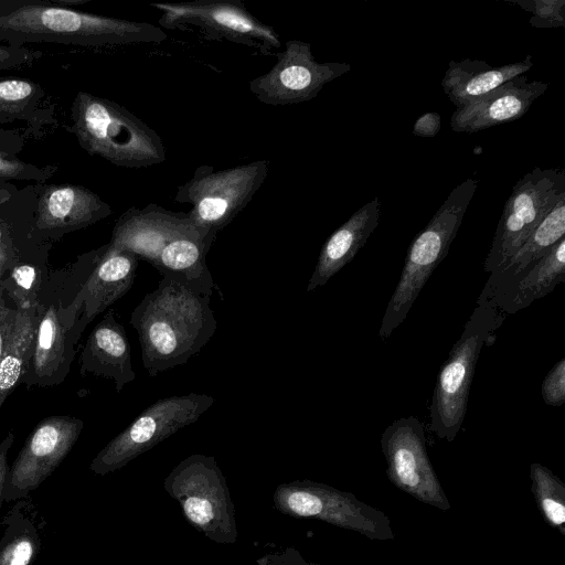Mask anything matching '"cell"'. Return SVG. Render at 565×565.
Listing matches in <instances>:
<instances>
[{
	"instance_id": "obj_1",
	"label": "cell",
	"mask_w": 565,
	"mask_h": 565,
	"mask_svg": "<svg viewBox=\"0 0 565 565\" xmlns=\"http://www.w3.org/2000/svg\"><path fill=\"white\" fill-rule=\"evenodd\" d=\"M209 296H199L161 277L130 316L149 376L185 364L201 351L217 328Z\"/></svg>"
},
{
	"instance_id": "obj_2",
	"label": "cell",
	"mask_w": 565,
	"mask_h": 565,
	"mask_svg": "<svg viewBox=\"0 0 565 565\" xmlns=\"http://www.w3.org/2000/svg\"><path fill=\"white\" fill-rule=\"evenodd\" d=\"M164 31L148 22L87 13L49 1L23 0L0 14V41L17 46L26 43H60L87 47L160 43Z\"/></svg>"
},
{
	"instance_id": "obj_3",
	"label": "cell",
	"mask_w": 565,
	"mask_h": 565,
	"mask_svg": "<svg viewBox=\"0 0 565 565\" xmlns=\"http://www.w3.org/2000/svg\"><path fill=\"white\" fill-rule=\"evenodd\" d=\"M71 118L81 147L117 167L141 169L166 160L157 131L114 100L81 90Z\"/></svg>"
},
{
	"instance_id": "obj_4",
	"label": "cell",
	"mask_w": 565,
	"mask_h": 565,
	"mask_svg": "<svg viewBox=\"0 0 565 565\" xmlns=\"http://www.w3.org/2000/svg\"><path fill=\"white\" fill-rule=\"evenodd\" d=\"M97 264L94 252L77 258L70 268L50 273L38 302V324L32 354L21 384L50 387L64 382L75 358V343L65 323L67 307Z\"/></svg>"
},
{
	"instance_id": "obj_5",
	"label": "cell",
	"mask_w": 565,
	"mask_h": 565,
	"mask_svg": "<svg viewBox=\"0 0 565 565\" xmlns=\"http://www.w3.org/2000/svg\"><path fill=\"white\" fill-rule=\"evenodd\" d=\"M478 184V180L469 178L457 185L413 239L380 326L379 335L383 341L405 320L426 281L447 256Z\"/></svg>"
},
{
	"instance_id": "obj_6",
	"label": "cell",
	"mask_w": 565,
	"mask_h": 565,
	"mask_svg": "<svg viewBox=\"0 0 565 565\" xmlns=\"http://www.w3.org/2000/svg\"><path fill=\"white\" fill-rule=\"evenodd\" d=\"M477 305L441 365L433 392L429 428L439 439L447 441L456 438L465 420L482 345L505 318L491 299L479 297Z\"/></svg>"
},
{
	"instance_id": "obj_7",
	"label": "cell",
	"mask_w": 565,
	"mask_h": 565,
	"mask_svg": "<svg viewBox=\"0 0 565 565\" xmlns=\"http://www.w3.org/2000/svg\"><path fill=\"white\" fill-rule=\"evenodd\" d=\"M163 488L198 532L218 544L236 543L235 507L226 479L213 456L193 454L186 457L169 472Z\"/></svg>"
},
{
	"instance_id": "obj_8",
	"label": "cell",
	"mask_w": 565,
	"mask_h": 565,
	"mask_svg": "<svg viewBox=\"0 0 565 565\" xmlns=\"http://www.w3.org/2000/svg\"><path fill=\"white\" fill-rule=\"evenodd\" d=\"M268 170V160H255L224 170L200 166L189 181L178 186L174 201L191 204L188 214L193 222L216 235L250 202Z\"/></svg>"
},
{
	"instance_id": "obj_9",
	"label": "cell",
	"mask_w": 565,
	"mask_h": 565,
	"mask_svg": "<svg viewBox=\"0 0 565 565\" xmlns=\"http://www.w3.org/2000/svg\"><path fill=\"white\" fill-rule=\"evenodd\" d=\"M213 403L214 398L204 393L156 401L95 456L89 465L90 471L105 476L121 469L175 431L199 420Z\"/></svg>"
},
{
	"instance_id": "obj_10",
	"label": "cell",
	"mask_w": 565,
	"mask_h": 565,
	"mask_svg": "<svg viewBox=\"0 0 565 565\" xmlns=\"http://www.w3.org/2000/svg\"><path fill=\"white\" fill-rule=\"evenodd\" d=\"M565 199V170L535 167L513 186L505 202L484 271L493 273L522 246L548 212Z\"/></svg>"
},
{
	"instance_id": "obj_11",
	"label": "cell",
	"mask_w": 565,
	"mask_h": 565,
	"mask_svg": "<svg viewBox=\"0 0 565 565\" xmlns=\"http://www.w3.org/2000/svg\"><path fill=\"white\" fill-rule=\"evenodd\" d=\"M275 508L292 518H312L355 531L372 540H392L390 519L350 492L305 480L279 484L273 495Z\"/></svg>"
},
{
	"instance_id": "obj_12",
	"label": "cell",
	"mask_w": 565,
	"mask_h": 565,
	"mask_svg": "<svg viewBox=\"0 0 565 565\" xmlns=\"http://www.w3.org/2000/svg\"><path fill=\"white\" fill-rule=\"evenodd\" d=\"M166 29L195 26L209 39H221L269 54L281 46L278 33L253 15L242 0L152 2Z\"/></svg>"
},
{
	"instance_id": "obj_13",
	"label": "cell",
	"mask_w": 565,
	"mask_h": 565,
	"mask_svg": "<svg viewBox=\"0 0 565 565\" xmlns=\"http://www.w3.org/2000/svg\"><path fill=\"white\" fill-rule=\"evenodd\" d=\"M350 70L345 62H318L310 43L289 40L273 67L248 85L260 103L287 106L313 99L326 84Z\"/></svg>"
},
{
	"instance_id": "obj_14",
	"label": "cell",
	"mask_w": 565,
	"mask_h": 565,
	"mask_svg": "<svg viewBox=\"0 0 565 565\" xmlns=\"http://www.w3.org/2000/svg\"><path fill=\"white\" fill-rule=\"evenodd\" d=\"M381 447L387 462V476L401 490L437 509L450 503L429 461L425 431L414 416L399 418L382 434Z\"/></svg>"
},
{
	"instance_id": "obj_15",
	"label": "cell",
	"mask_w": 565,
	"mask_h": 565,
	"mask_svg": "<svg viewBox=\"0 0 565 565\" xmlns=\"http://www.w3.org/2000/svg\"><path fill=\"white\" fill-rule=\"evenodd\" d=\"M83 426L82 419L67 415L42 419L9 468L2 500H19L38 489L68 455Z\"/></svg>"
},
{
	"instance_id": "obj_16",
	"label": "cell",
	"mask_w": 565,
	"mask_h": 565,
	"mask_svg": "<svg viewBox=\"0 0 565 565\" xmlns=\"http://www.w3.org/2000/svg\"><path fill=\"white\" fill-rule=\"evenodd\" d=\"M139 258L130 250L105 245L98 263L72 302L64 319L76 344L85 328L127 294L135 280Z\"/></svg>"
},
{
	"instance_id": "obj_17",
	"label": "cell",
	"mask_w": 565,
	"mask_h": 565,
	"mask_svg": "<svg viewBox=\"0 0 565 565\" xmlns=\"http://www.w3.org/2000/svg\"><path fill=\"white\" fill-rule=\"evenodd\" d=\"M113 213L110 205L92 190L77 184H40L32 237L39 245L93 225Z\"/></svg>"
},
{
	"instance_id": "obj_18",
	"label": "cell",
	"mask_w": 565,
	"mask_h": 565,
	"mask_svg": "<svg viewBox=\"0 0 565 565\" xmlns=\"http://www.w3.org/2000/svg\"><path fill=\"white\" fill-rule=\"evenodd\" d=\"M199 227L188 212L149 203L130 207L118 217L108 245L130 250L151 265L170 242Z\"/></svg>"
},
{
	"instance_id": "obj_19",
	"label": "cell",
	"mask_w": 565,
	"mask_h": 565,
	"mask_svg": "<svg viewBox=\"0 0 565 565\" xmlns=\"http://www.w3.org/2000/svg\"><path fill=\"white\" fill-rule=\"evenodd\" d=\"M547 89V84L516 76L491 92L457 107L450 117L455 132L473 134L514 121L525 115L533 102Z\"/></svg>"
},
{
	"instance_id": "obj_20",
	"label": "cell",
	"mask_w": 565,
	"mask_h": 565,
	"mask_svg": "<svg viewBox=\"0 0 565 565\" xmlns=\"http://www.w3.org/2000/svg\"><path fill=\"white\" fill-rule=\"evenodd\" d=\"M79 373L115 382L119 393L136 379L125 328L108 311L89 333L79 358Z\"/></svg>"
},
{
	"instance_id": "obj_21",
	"label": "cell",
	"mask_w": 565,
	"mask_h": 565,
	"mask_svg": "<svg viewBox=\"0 0 565 565\" xmlns=\"http://www.w3.org/2000/svg\"><path fill=\"white\" fill-rule=\"evenodd\" d=\"M215 238V234L199 227L170 242L151 266L161 277L177 281L195 295L211 297L215 282L206 256Z\"/></svg>"
},
{
	"instance_id": "obj_22",
	"label": "cell",
	"mask_w": 565,
	"mask_h": 565,
	"mask_svg": "<svg viewBox=\"0 0 565 565\" xmlns=\"http://www.w3.org/2000/svg\"><path fill=\"white\" fill-rule=\"evenodd\" d=\"M380 216L381 201L375 196L328 237L320 250L307 291L326 285L354 258L377 227Z\"/></svg>"
},
{
	"instance_id": "obj_23",
	"label": "cell",
	"mask_w": 565,
	"mask_h": 565,
	"mask_svg": "<svg viewBox=\"0 0 565 565\" xmlns=\"http://www.w3.org/2000/svg\"><path fill=\"white\" fill-rule=\"evenodd\" d=\"M42 183H32L0 205V278L22 258L45 245L33 241V221L38 193Z\"/></svg>"
},
{
	"instance_id": "obj_24",
	"label": "cell",
	"mask_w": 565,
	"mask_h": 565,
	"mask_svg": "<svg viewBox=\"0 0 565 565\" xmlns=\"http://www.w3.org/2000/svg\"><path fill=\"white\" fill-rule=\"evenodd\" d=\"M564 281L565 237L489 299L503 313H514L548 295Z\"/></svg>"
},
{
	"instance_id": "obj_25",
	"label": "cell",
	"mask_w": 565,
	"mask_h": 565,
	"mask_svg": "<svg viewBox=\"0 0 565 565\" xmlns=\"http://www.w3.org/2000/svg\"><path fill=\"white\" fill-rule=\"evenodd\" d=\"M532 66L533 57L530 54L522 61L495 67L479 60L450 61L441 87L457 108L522 75Z\"/></svg>"
},
{
	"instance_id": "obj_26",
	"label": "cell",
	"mask_w": 565,
	"mask_h": 565,
	"mask_svg": "<svg viewBox=\"0 0 565 565\" xmlns=\"http://www.w3.org/2000/svg\"><path fill=\"white\" fill-rule=\"evenodd\" d=\"M565 235V199H562L535 227L515 254L491 273L480 297L491 298L524 268L543 257Z\"/></svg>"
},
{
	"instance_id": "obj_27",
	"label": "cell",
	"mask_w": 565,
	"mask_h": 565,
	"mask_svg": "<svg viewBox=\"0 0 565 565\" xmlns=\"http://www.w3.org/2000/svg\"><path fill=\"white\" fill-rule=\"evenodd\" d=\"M38 305L29 309H18L17 321L6 351L0 359V409L21 384L33 350L38 324Z\"/></svg>"
},
{
	"instance_id": "obj_28",
	"label": "cell",
	"mask_w": 565,
	"mask_h": 565,
	"mask_svg": "<svg viewBox=\"0 0 565 565\" xmlns=\"http://www.w3.org/2000/svg\"><path fill=\"white\" fill-rule=\"evenodd\" d=\"M51 247L52 245H45L22 258L0 278V290L6 292L18 309H29L38 305L50 275L47 260Z\"/></svg>"
},
{
	"instance_id": "obj_29",
	"label": "cell",
	"mask_w": 565,
	"mask_h": 565,
	"mask_svg": "<svg viewBox=\"0 0 565 565\" xmlns=\"http://www.w3.org/2000/svg\"><path fill=\"white\" fill-rule=\"evenodd\" d=\"M3 524L7 527L0 540V565H31L41 546L33 522L19 512L17 504L4 518Z\"/></svg>"
},
{
	"instance_id": "obj_30",
	"label": "cell",
	"mask_w": 565,
	"mask_h": 565,
	"mask_svg": "<svg viewBox=\"0 0 565 565\" xmlns=\"http://www.w3.org/2000/svg\"><path fill=\"white\" fill-rule=\"evenodd\" d=\"M45 90L28 78H0V122L35 118Z\"/></svg>"
},
{
	"instance_id": "obj_31",
	"label": "cell",
	"mask_w": 565,
	"mask_h": 565,
	"mask_svg": "<svg viewBox=\"0 0 565 565\" xmlns=\"http://www.w3.org/2000/svg\"><path fill=\"white\" fill-rule=\"evenodd\" d=\"M532 491L545 520L565 535V486L546 467L533 462L530 467Z\"/></svg>"
},
{
	"instance_id": "obj_32",
	"label": "cell",
	"mask_w": 565,
	"mask_h": 565,
	"mask_svg": "<svg viewBox=\"0 0 565 565\" xmlns=\"http://www.w3.org/2000/svg\"><path fill=\"white\" fill-rule=\"evenodd\" d=\"M3 131H0V183L9 184L11 180L34 181L44 183L57 170L55 166L38 167L22 161L17 151L7 148L9 142H3Z\"/></svg>"
},
{
	"instance_id": "obj_33",
	"label": "cell",
	"mask_w": 565,
	"mask_h": 565,
	"mask_svg": "<svg viewBox=\"0 0 565 565\" xmlns=\"http://www.w3.org/2000/svg\"><path fill=\"white\" fill-rule=\"evenodd\" d=\"M530 12V24L539 29L565 26V0H505Z\"/></svg>"
},
{
	"instance_id": "obj_34",
	"label": "cell",
	"mask_w": 565,
	"mask_h": 565,
	"mask_svg": "<svg viewBox=\"0 0 565 565\" xmlns=\"http://www.w3.org/2000/svg\"><path fill=\"white\" fill-rule=\"evenodd\" d=\"M541 393L546 405L556 407L565 403V358L556 362L544 377Z\"/></svg>"
},
{
	"instance_id": "obj_35",
	"label": "cell",
	"mask_w": 565,
	"mask_h": 565,
	"mask_svg": "<svg viewBox=\"0 0 565 565\" xmlns=\"http://www.w3.org/2000/svg\"><path fill=\"white\" fill-rule=\"evenodd\" d=\"M41 55L39 51L0 42V71L31 64Z\"/></svg>"
},
{
	"instance_id": "obj_36",
	"label": "cell",
	"mask_w": 565,
	"mask_h": 565,
	"mask_svg": "<svg viewBox=\"0 0 565 565\" xmlns=\"http://www.w3.org/2000/svg\"><path fill=\"white\" fill-rule=\"evenodd\" d=\"M18 316V308L8 298L3 290H0V359L10 341Z\"/></svg>"
},
{
	"instance_id": "obj_37",
	"label": "cell",
	"mask_w": 565,
	"mask_h": 565,
	"mask_svg": "<svg viewBox=\"0 0 565 565\" xmlns=\"http://www.w3.org/2000/svg\"><path fill=\"white\" fill-rule=\"evenodd\" d=\"M259 565H319L306 561L295 547L266 554L257 559Z\"/></svg>"
},
{
	"instance_id": "obj_38",
	"label": "cell",
	"mask_w": 565,
	"mask_h": 565,
	"mask_svg": "<svg viewBox=\"0 0 565 565\" xmlns=\"http://www.w3.org/2000/svg\"><path fill=\"white\" fill-rule=\"evenodd\" d=\"M441 128V116L436 111L423 114L415 121L413 135L417 137L433 138Z\"/></svg>"
},
{
	"instance_id": "obj_39",
	"label": "cell",
	"mask_w": 565,
	"mask_h": 565,
	"mask_svg": "<svg viewBox=\"0 0 565 565\" xmlns=\"http://www.w3.org/2000/svg\"><path fill=\"white\" fill-rule=\"evenodd\" d=\"M14 435L12 431H9L7 436L0 441V502L2 500V493L7 480V476L9 472V463H8V454L13 445Z\"/></svg>"
},
{
	"instance_id": "obj_40",
	"label": "cell",
	"mask_w": 565,
	"mask_h": 565,
	"mask_svg": "<svg viewBox=\"0 0 565 565\" xmlns=\"http://www.w3.org/2000/svg\"><path fill=\"white\" fill-rule=\"evenodd\" d=\"M19 189L20 188L13 183H0V205L9 201L19 191Z\"/></svg>"
}]
</instances>
